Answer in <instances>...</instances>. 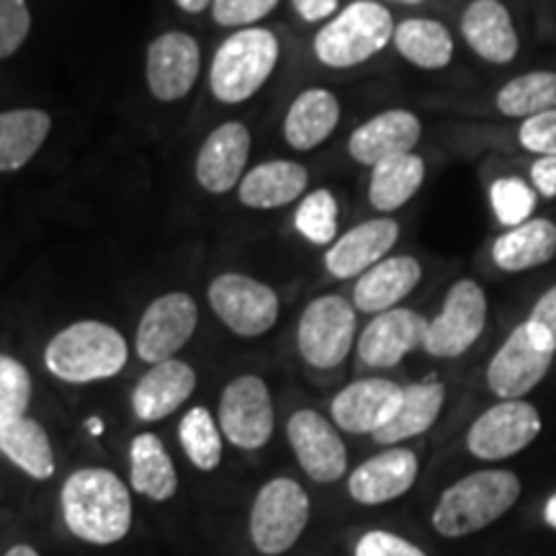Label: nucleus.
I'll use <instances>...</instances> for the list:
<instances>
[{"mask_svg":"<svg viewBox=\"0 0 556 556\" xmlns=\"http://www.w3.org/2000/svg\"><path fill=\"white\" fill-rule=\"evenodd\" d=\"M60 503L70 533L88 544L109 546L129 533L131 497L127 484L114 471H75L62 484Z\"/></svg>","mask_w":556,"mask_h":556,"instance_id":"f257e3e1","label":"nucleus"},{"mask_svg":"<svg viewBox=\"0 0 556 556\" xmlns=\"http://www.w3.org/2000/svg\"><path fill=\"white\" fill-rule=\"evenodd\" d=\"M518 497L520 479L513 471H475L443 492L433 510V528L446 539L469 536L503 518Z\"/></svg>","mask_w":556,"mask_h":556,"instance_id":"f03ea898","label":"nucleus"},{"mask_svg":"<svg viewBox=\"0 0 556 556\" xmlns=\"http://www.w3.org/2000/svg\"><path fill=\"white\" fill-rule=\"evenodd\" d=\"M127 340L99 319H80L60 330L45 351V364L67 384H90L111 379L127 366Z\"/></svg>","mask_w":556,"mask_h":556,"instance_id":"7ed1b4c3","label":"nucleus"},{"mask_svg":"<svg viewBox=\"0 0 556 556\" xmlns=\"http://www.w3.org/2000/svg\"><path fill=\"white\" fill-rule=\"evenodd\" d=\"M278 54L276 34L270 29H240L227 37L214 52L208 67V88L222 103H242L253 99L274 75Z\"/></svg>","mask_w":556,"mask_h":556,"instance_id":"20e7f679","label":"nucleus"},{"mask_svg":"<svg viewBox=\"0 0 556 556\" xmlns=\"http://www.w3.org/2000/svg\"><path fill=\"white\" fill-rule=\"evenodd\" d=\"M394 21L384 5L356 0L332 16L315 37V58L332 70L364 65L394 39Z\"/></svg>","mask_w":556,"mask_h":556,"instance_id":"39448f33","label":"nucleus"},{"mask_svg":"<svg viewBox=\"0 0 556 556\" xmlns=\"http://www.w3.org/2000/svg\"><path fill=\"white\" fill-rule=\"evenodd\" d=\"M309 520V497L302 484L289 477L270 479L255 495L250 510V539L266 556L289 552Z\"/></svg>","mask_w":556,"mask_h":556,"instance_id":"423d86ee","label":"nucleus"},{"mask_svg":"<svg viewBox=\"0 0 556 556\" xmlns=\"http://www.w3.org/2000/svg\"><path fill=\"white\" fill-rule=\"evenodd\" d=\"M356 343V307L345 296H317L296 325L299 356L315 368H336Z\"/></svg>","mask_w":556,"mask_h":556,"instance_id":"0eeeda50","label":"nucleus"},{"mask_svg":"<svg viewBox=\"0 0 556 556\" xmlns=\"http://www.w3.org/2000/svg\"><path fill=\"white\" fill-rule=\"evenodd\" d=\"M486 294L471 278H458L443 307L428 323L426 353L433 358H458L482 338L486 328Z\"/></svg>","mask_w":556,"mask_h":556,"instance_id":"6e6552de","label":"nucleus"},{"mask_svg":"<svg viewBox=\"0 0 556 556\" xmlns=\"http://www.w3.org/2000/svg\"><path fill=\"white\" fill-rule=\"evenodd\" d=\"M554 356L544 338L528 323H520L486 366V387L500 400H523L544 381Z\"/></svg>","mask_w":556,"mask_h":556,"instance_id":"1a4fd4ad","label":"nucleus"},{"mask_svg":"<svg viewBox=\"0 0 556 556\" xmlns=\"http://www.w3.org/2000/svg\"><path fill=\"white\" fill-rule=\"evenodd\" d=\"M208 307L235 336L258 338L278 319V296L268 283L245 274H222L208 287Z\"/></svg>","mask_w":556,"mask_h":556,"instance_id":"9d476101","label":"nucleus"},{"mask_svg":"<svg viewBox=\"0 0 556 556\" xmlns=\"http://www.w3.org/2000/svg\"><path fill=\"white\" fill-rule=\"evenodd\" d=\"M541 433L539 409L526 400H500L475 420L467 448L482 462H503L520 454Z\"/></svg>","mask_w":556,"mask_h":556,"instance_id":"9b49d317","label":"nucleus"},{"mask_svg":"<svg viewBox=\"0 0 556 556\" xmlns=\"http://www.w3.org/2000/svg\"><path fill=\"white\" fill-rule=\"evenodd\" d=\"M274 400L261 377H238L225 387L219 400V428L232 446L258 451L274 435Z\"/></svg>","mask_w":556,"mask_h":556,"instance_id":"f8f14e48","label":"nucleus"},{"mask_svg":"<svg viewBox=\"0 0 556 556\" xmlns=\"http://www.w3.org/2000/svg\"><path fill=\"white\" fill-rule=\"evenodd\" d=\"M199 325V307L186 291L157 296L144 309L137 328V356L144 364H163L189 343Z\"/></svg>","mask_w":556,"mask_h":556,"instance_id":"ddd939ff","label":"nucleus"},{"mask_svg":"<svg viewBox=\"0 0 556 556\" xmlns=\"http://www.w3.org/2000/svg\"><path fill=\"white\" fill-rule=\"evenodd\" d=\"M289 446L299 467L319 484L338 482L348 469V451L336 426L315 409H296L287 426Z\"/></svg>","mask_w":556,"mask_h":556,"instance_id":"4468645a","label":"nucleus"},{"mask_svg":"<svg viewBox=\"0 0 556 556\" xmlns=\"http://www.w3.org/2000/svg\"><path fill=\"white\" fill-rule=\"evenodd\" d=\"M201 73V47L186 31H168L148 47V88L152 99L173 103L191 93Z\"/></svg>","mask_w":556,"mask_h":556,"instance_id":"2eb2a0df","label":"nucleus"},{"mask_svg":"<svg viewBox=\"0 0 556 556\" xmlns=\"http://www.w3.org/2000/svg\"><path fill=\"white\" fill-rule=\"evenodd\" d=\"M405 387L389 379H358L340 389L330 405L332 422L353 435H374L397 415Z\"/></svg>","mask_w":556,"mask_h":556,"instance_id":"dca6fc26","label":"nucleus"},{"mask_svg":"<svg viewBox=\"0 0 556 556\" xmlns=\"http://www.w3.org/2000/svg\"><path fill=\"white\" fill-rule=\"evenodd\" d=\"M428 323L420 312L407 307H394L374 315L358 336V361L368 368H392L407 353L426 343Z\"/></svg>","mask_w":556,"mask_h":556,"instance_id":"f3484780","label":"nucleus"},{"mask_svg":"<svg viewBox=\"0 0 556 556\" xmlns=\"http://www.w3.org/2000/svg\"><path fill=\"white\" fill-rule=\"evenodd\" d=\"M400 225L392 217L361 222L332 242L325 253V268L338 281L364 276L368 268L389 258V250L397 245Z\"/></svg>","mask_w":556,"mask_h":556,"instance_id":"a211bd4d","label":"nucleus"},{"mask_svg":"<svg viewBox=\"0 0 556 556\" xmlns=\"http://www.w3.org/2000/svg\"><path fill=\"white\" fill-rule=\"evenodd\" d=\"M250 157V131L242 122H225L212 131L201 144L197 165L199 186L206 193L222 197L245 178Z\"/></svg>","mask_w":556,"mask_h":556,"instance_id":"6ab92c4d","label":"nucleus"},{"mask_svg":"<svg viewBox=\"0 0 556 556\" xmlns=\"http://www.w3.org/2000/svg\"><path fill=\"white\" fill-rule=\"evenodd\" d=\"M422 137V124L413 111L389 109L361 124L348 139V155L358 165L374 168L389 157L407 155Z\"/></svg>","mask_w":556,"mask_h":556,"instance_id":"aec40b11","label":"nucleus"},{"mask_svg":"<svg viewBox=\"0 0 556 556\" xmlns=\"http://www.w3.org/2000/svg\"><path fill=\"white\" fill-rule=\"evenodd\" d=\"M417 456L409 448H389L371 456L348 477V492L361 505H384L409 492L417 479Z\"/></svg>","mask_w":556,"mask_h":556,"instance_id":"412c9836","label":"nucleus"},{"mask_svg":"<svg viewBox=\"0 0 556 556\" xmlns=\"http://www.w3.org/2000/svg\"><path fill=\"white\" fill-rule=\"evenodd\" d=\"M462 37L477 58L492 65H507L520 50L516 24L500 0H471L462 16Z\"/></svg>","mask_w":556,"mask_h":556,"instance_id":"4be33fe9","label":"nucleus"},{"mask_svg":"<svg viewBox=\"0 0 556 556\" xmlns=\"http://www.w3.org/2000/svg\"><path fill=\"white\" fill-rule=\"evenodd\" d=\"M422 281V266L413 255H389L364 276H358L353 287V307L366 315H381L394 309L402 299H407Z\"/></svg>","mask_w":556,"mask_h":556,"instance_id":"5701e85b","label":"nucleus"},{"mask_svg":"<svg viewBox=\"0 0 556 556\" xmlns=\"http://www.w3.org/2000/svg\"><path fill=\"white\" fill-rule=\"evenodd\" d=\"M197 389V371L180 358L155 364L131 392V409L142 422H157L176 413Z\"/></svg>","mask_w":556,"mask_h":556,"instance_id":"b1692460","label":"nucleus"},{"mask_svg":"<svg viewBox=\"0 0 556 556\" xmlns=\"http://www.w3.org/2000/svg\"><path fill=\"white\" fill-rule=\"evenodd\" d=\"M309 184V173L294 160H268L255 165L240 180L238 197L248 208H278L294 204L304 197Z\"/></svg>","mask_w":556,"mask_h":556,"instance_id":"393cba45","label":"nucleus"},{"mask_svg":"<svg viewBox=\"0 0 556 556\" xmlns=\"http://www.w3.org/2000/svg\"><path fill=\"white\" fill-rule=\"evenodd\" d=\"M340 122V101L328 88L302 90L287 111L283 119V137L289 148L299 152L315 150L323 144Z\"/></svg>","mask_w":556,"mask_h":556,"instance_id":"a878e982","label":"nucleus"},{"mask_svg":"<svg viewBox=\"0 0 556 556\" xmlns=\"http://www.w3.org/2000/svg\"><path fill=\"white\" fill-rule=\"evenodd\" d=\"M556 255V225L552 219L533 217L507 229L492 245V261L500 270L520 274L546 266Z\"/></svg>","mask_w":556,"mask_h":556,"instance_id":"bb28decb","label":"nucleus"},{"mask_svg":"<svg viewBox=\"0 0 556 556\" xmlns=\"http://www.w3.org/2000/svg\"><path fill=\"white\" fill-rule=\"evenodd\" d=\"M443 402H446V387L438 379H426L405 387L397 415L374 433V441L379 446H397L402 441L422 435L426 430L433 428L443 409Z\"/></svg>","mask_w":556,"mask_h":556,"instance_id":"cd10ccee","label":"nucleus"},{"mask_svg":"<svg viewBox=\"0 0 556 556\" xmlns=\"http://www.w3.org/2000/svg\"><path fill=\"white\" fill-rule=\"evenodd\" d=\"M52 131V116L41 109L0 111V173L24 168Z\"/></svg>","mask_w":556,"mask_h":556,"instance_id":"c85d7f7f","label":"nucleus"},{"mask_svg":"<svg viewBox=\"0 0 556 556\" xmlns=\"http://www.w3.org/2000/svg\"><path fill=\"white\" fill-rule=\"evenodd\" d=\"M129 482L139 495L165 503L176 495L178 475L165 443L155 433H139L129 446Z\"/></svg>","mask_w":556,"mask_h":556,"instance_id":"c756f323","label":"nucleus"},{"mask_svg":"<svg viewBox=\"0 0 556 556\" xmlns=\"http://www.w3.org/2000/svg\"><path fill=\"white\" fill-rule=\"evenodd\" d=\"M422 180H426V160L420 155L407 152V155L389 157L371 168L368 201L381 214L397 212L420 191Z\"/></svg>","mask_w":556,"mask_h":556,"instance_id":"7c9ffc66","label":"nucleus"},{"mask_svg":"<svg viewBox=\"0 0 556 556\" xmlns=\"http://www.w3.org/2000/svg\"><path fill=\"white\" fill-rule=\"evenodd\" d=\"M400 58L420 70H443L454 60V37L441 21L407 18L394 29Z\"/></svg>","mask_w":556,"mask_h":556,"instance_id":"2f4dec72","label":"nucleus"},{"mask_svg":"<svg viewBox=\"0 0 556 556\" xmlns=\"http://www.w3.org/2000/svg\"><path fill=\"white\" fill-rule=\"evenodd\" d=\"M0 451L9 462L34 479L54 475V451L47 430L34 417H18L0 428Z\"/></svg>","mask_w":556,"mask_h":556,"instance_id":"473e14b6","label":"nucleus"},{"mask_svg":"<svg viewBox=\"0 0 556 556\" xmlns=\"http://www.w3.org/2000/svg\"><path fill=\"white\" fill-rule=\"evenodd\" d=\"M495 106L507 119H531L556 109V73L554 70H531L507 80L497 90Z\"/></svg>","mask_w":556,"mask_h":556,"instance_id":"72a5a7b5","label":"nucleus"},{"mask_svg":"<svg viewBox=\"0 0 556 556\" xmlns=\"http://www.w3.org/2000/svg\"><path fill=\"white\" fill-rule=\"evenodd\" d=\"M180 446L193 467L214 471L222 462V428L206 407H193L184 415L178 426Z\"/></svg>","mask_w":556,"mask_h":556,"instance_id":"f704fd0d","label":"nucleus"},{"mask_svg":"<svg viewBox=\"0 0 556 556\" xmlns=\"http://www.w3.org/2000/svg\"><path fill=\"white\" fill-rule=\"evenodd\" d=\"M294 225L312 245H332L338 240V201L332 191H312L299 201Z\"/></svg>","mask_w":556,"mask_h":556,"instance_id":"c9c22d12","label":"nucleus"},{"mask_svg":"<svg viewBox=\"0 0 556 556\" xmlns=\"http://www.w3.org/2000/svg\"><path fill=\"white\" fill-rule=\"evenodd\" d=\"M490 204L500 225L513 229L528 219H533L539 193L523 178L503 176L490 186Z\"/></svg>","mask_w":556,"mask_h":556,"instance_id":"e433bc0d","label":"nucleus"},{"mask_svg":"<svg viewBox=\"0 0 556 556\" xmlns=\"http://www.w3.org/2000/svg\"><path fill=\"white\" fill-rule=\"evenodd\" d=\"M31 402V377L21 361L0 356V428L26 415Z\"/></svg>","mask_w":556,"mask_h":556,"instance_id":"4c0bfd02","label":"nucleus"},{"mask_svg":"<svg viewBox=\"0 0 556 556\" xmlns=\"http://www.w3.org/2000/svg\"><path fill=\"white\" fill-rule=\"evenodd\" d=\"M31 31V11L26 0H0V60L21 50Z\"/></svg>","mask_w":556,"mask_h":556,"instance_id":"58836bf2","label":"nucleus"},{"mask_svg":"<svg viewBox=\"0 0 556 556\" xmlns=\"http://www.w3.org/2000/svg\"><path fill=\"white\" fill-rule=\"evenodd\" d=\"M278 0H212V16L227 29H250V24L266 18Z\"/></svg>","mask_w":556,"mask_h":556,"instance_id":"ea45409f","label":"nucleus"},{"mask_svg":"<svg viewBox=\"0 0 556 556\" xmlns=\"http://www.w3.org/2000/svg\"><path fill=\"white\" fill-rule=\"evenodd\" d=\"M520 148L539 157H556V109L531 116L518 129Z\"/></svg>","mask_w":556,"mask_h":556,"instance_id":"a19ab883","label":"nucleus"},{"mask_svg":"<svg viewBox=\"0 0 556 556\" xmlns=\"http://www.w3.org/2000/svg\"><path fill=\"white\" fill-rule=\"evenodd\" d=\"M356 556H428L413 541L389 531H368L356 544Z\"/></svg>","mask_w":556,"mask_h":556,"instance_id":"79ce46f5","label":"nucleus"},{"mask_svg":"<svg viewBox=\"0 0 556 556\" xmlns=\"http://www.w3.org/2000/svg\"><path fill=\"white\" fill-rule=\"evenodd\" d=\"M533 330L544 338V343L556 353V283L533 304L531 315L526 319Z\"/></svg>","mask_w":556,"mask_h":556,"instance_id":"37998d69","label":"nucleus"},{"mask_svg":"<svg viewBox=\"0 0 556 556\" xmlns=\"http://www.w3.org/2000/svg\"><path fill=\"white\" fill-rule=\"evenodd\" d=\"M531 186L539 197L556 199V157H539L531 165Z\"/></svg>","mask_w":556,"mask_h":556,"instance_id":"c03bdc74","label":"nucleus"},{"mask_svg":"<svg viewBox=\"0 0 556 556\" xmlns=\"http://www.w3.org/2000/svg\"><path fill=\"white\" fill-rule=\"evenodd\" d=\"M291 3H294V11L299 16L309 21V24L330 18L338 11V0H291Z\"/></svg>","mask_w":556,"mask_h":556,"instance_id":"a18cd8bd","label":"nucleus"},{"mask_svg":"<svg viewBox=\"0 0 556 556\" xmlns=\"http://www.w3.org/2000/svg\"><path fill=\"white\" fill-rule=\"evenodd\" d=\"M176 5L186 13H201L212 5V0H176Z\"/></svg>","mask_w":556,"mask_h":556,"instance_id":"49530a36","label":"nucleus"},{"mask_svg":"<svg viewBox=\"0 0 556 556\" xmlns=\"http://www.w3.org/2000/svg\"><path fill=\"white\" fill-rule=\"evenodd\" d=\"M5 556H39V552L34 546H26V544H18V546H13V548H9V554Z\"/></svg>","mask_w":556,"mask_h":556,"instance_id":"de8ad7c7","label":"nucleus"},{"mask_svg":"<svg viewBox=\"0 0 556 556\" xmlns=\"http://www.w3.org/2000/svg\"><path fill=\"white\" fill-rule=\"evenodd\" d=\"M544 518H546V523H548V526L556 528V495H554V497H548L546 510H544Z\"/></svg>","mask_w":556,"mask_h":556,"instance_id":"09e8293b","label":"nucleus"},{"mask_svg":"<svg viewBox=\"0 0 556 556\" xmlns=\"http://www.w3.org/2000/svg\"><path fill=\"white\" fill-rule=\"evenodd\" d=\"M394 3H402V5H420V3H426V0H394Z\"/></svg>","mask_w":556,"mask_h":556,"instance_id":"8fccbe9b","label":"nucleus"}]
</instances>
